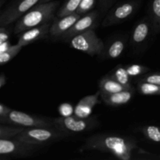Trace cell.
<instances>
[{"mask_svg": "<svg viewBox=\"0 0 160 160\" xmlns=\"http://www.w3.org/2000/svg\"><path fill=\"white\" fill-rule=\"evenodd\" d=\"M84 150H96L108 152L117 159H131L139 149L135 141L115 134H95L86 141Z\"/></svg>", "mask_w": 160, "mask_h": 160, "instance_id": "1", "label": "cell"}, {"mask_svg": "<svg viewBox=\"0 0 160 160\" xmlns=\"http://www.w3.org/2000/svg\"><path fill=\"white\" fill-rule=\"evenodd\" d=\"M59 6V1L38 3L23 14L16 23L14 32L20 34L28 29L49 23L55 19V13Z\"/></svg>", "mask_w": 160, "mask_h": 160, "instance_id": "2", "label": "cell"}, {"mask_svg": "<svg viewBox=\"0 0 160 160\" xmlns=\"http://www.w3.org/2000/svg\"><path fill=\"white\" fill-rule=\"evenodd\" d=\"M67 137V134L56 128H25L22 132L17 134L14 138L25 143L44 146L52 142Z\"/></svg>", "mask_w": 160, "mask_h": 160, "instance_id": "3", "label": "cell"}, {"mask_svg": "<svg viewBox=\"0 0 160 160\" xmlns=\"http://www.w3.org/2000/svg\"><path fill=\"white\" fill-rule=\"evenodd\" d=\"M53 123L56 128L65 133L67 136L90 131L98 124L95 117L80 118L75 115L53 119Z\"/></svg>", "mask_w": 160, "mask_h": 160, "instance_id": "4", "label": "cell"}, {"mask_svg": "<svg viewBox=\"0 0 160 160\" xmlns=\"http://www.w3.org/2000/svg\"><path fill=\"white\" fill-rule=\"evenodd\" d=\"M94 29L95 28L88 30L71 38L70 43L72 48L92 56L102 54L105 45L102 40L97 36Z\"/></svg>", "mask_w": 160, "mask_h": 160, "instance_id": "5", "label": "cell"}, {"mask_svg": "<svg viewBox=\"0 0 160 160\" xmlns=\"http://www.w3.org/2000/svg\"><path fill=\"white\" fill-rule=\"evenodd\" d=\"M0 123H11L23 128L55 127L52 119L30 115L17 110H10L0 117Z\"/></svg>", "mask_w": 160, "mask_h": 160, "instance_id": "6", "label": "cell"}, {"mask_svg": "<svg viewBox=\"0 0 160 160\" xmlns=\"http://www.w3.org/2000/svg\"><path fill=\"white\" fill-rule=\"evenodd\" d=\"M140 3L139 0H130L117 5L106 15L102 24L108 27L123 23L137 12Z\"/></svg>", "mask_w": 160, "mask_h": 160, "instance_id": "7", "label": "cell"}, {"mask_svg": "<svg viewBox=\"0 0 160 160\" xmlns=\"http://www.w3.org/2000/svg\"><path fill=\"white\" fill-rule=\"evenodd\" d=\"M42 146L25 143L14 138H0V156L28 157L34 154Z\"/></svg>", "mask_w": 160, "mask_h": 160, "instance_id": "8", "label": "cell"}, {"mask_svg": "<svg viewBox=\"0 0 160 160\" xmlns=\"http://www.w3.org/2000/svg\"><path fill=\"white\" fill-rule=\"evenodd\" d=\"M41 0H17L5 11L0 18L2 24H9L20 19L23 14L39 3Z\"/></svg>", "mask_w": 160, "mask_h": 160, "instance_id": "9", "label": "cell"}, {"mask_svg": "<svg viewBox=\"0 0 160 160\" xmlns=\"http://www.w3.org/2000/svg\"><path fill=\"white\" fill-rule=\"evenodd\" d=\"M98 18V11H91L84 15H82L75 22V23L70 28V29L63 34L61 39L66 41V42H68L78 34L84 32L89 29H92V28H95Z\"/></svg>", "mask_w": 160, "mask_h": 160, "instance_id": "10", "label": "cell"}, {"mask_svg": "<svg viewBox=\"0 0 160 160\" xmlns=\"http://www.w3.org/2000/svg\"><path fill=\"white\" fill-rule=\"evenodd\" d=\"M152 31L149 18L142 19L133 28L131 36V44L134 48L142 46L148 41L150 33Z\"/></svg>", "mask_w": 160, "mask_h": 160, "instance_id": "11", "label": "cell"}, {"mask_svg": "<svg viewBox=\"0 0 160 160\" xmlns=\"http://www.w3.org/2000/svg\"><path fill=\"white\" fill-rule=\"evenodd\" d=\"M81 17L80 14L74 12L70 15L58 17L56 20L54 19V21L52 23L50 27L49 35L52 38H61Z\"/></svg>", "mask_w": 160, "mask_h": 160, "instance_id": "12", "label": "cell"}, {"mask_svg": "<svg viewBox=\"0 0 160 160\" xmlns=\"http://www.w3.org/2000/svg\"><path fill=\"white\" fill-rule=\"evenodd\" d=\"M51 24L52 23L49 22V23H44V24L39 25V26L34 27L31 29L24 31L23 32H22L21 35L19 38L18 44L23 47L42 38H45L48 34H49Z\"/></svg>", "mask_w": 160, "mask_h": 160, "instance_id": "13", "label": "cell"}, {"mask_svg": "<svg viewBox=\"0 0 160 160\" xmlns=\"http://www.w3.org/2000/svg\"><path fill=\"white\" fill-rule=\"evenodd\" d=\"M99 96L100 92L98 91L97 93L94 94V95H87L81 98L74 107L73 115L80 117V118L90 117L94 107L99 103V99H98Z\"/></svg>", "mask_w": 160, "mask_h": 160, "instance_id": "14", "label": "cell"}, {"mask_svg": "<svg viewBox=\"0 0 160 160\" xmlns=\"http://www.w3.org/2000/svg\"><path fill=\"white\" fill-rule=\"evenodd\" d=\"M134 90L133 88L122 92L112 94L100 93V97L102 101L108 106H120L129 102L133 98Z\"/></svg>", "mask_w": 160, "mask_h": 160, "instance_id": "15", "label": "cell"}, {"mask_svg": "<svg viewBox=\"0 0 160 160\" xmlns=\"http://www.w3.org/2000/svg\"><path fill=\"white\" fill-rule=\"evenodd\" d=\"M98 87H99L100 93L104 94L116 93V92H122V91L131 88H128L122 85L118 81H116L111 75L103 77L100 80Z\"/></svg>", "mask_w": 160, "mask_h": 160, "instance_id": "16", "label": "cell"}, {"mask_svg": "<svg viewBox=\"0 0 160 160\" xmlns=\"http://www.w3.org/2000/svg\"><path fill=\"white\" fill-rule=\"evenodd\" d=\"M126 48V39L123 38H117L111 42L107 47H105L102 55L107 59H117L119 58L123 52Z\"/></svg>", "mask_w": 160, "mask_h": 160, "instance_id": "17", "label": "cell"}, {"mask_svg": "<svg viewBox=\"0 0 160 160\" xmlns=\"http://www.w3.org/2000/svg\"><path fill=\"white\" fill-rule=\"evenodd\" d=\"M148 18L151 21L153 32H160V0H151Z\"/></svg>", "mask_w": 160, "mask_h": 160, "instance_id": "18", "label": "cell"}, {"mask_svg": "<svg viewBox=\"0 0 160 160\" xmlns=\"http://www.w3.org/2000/svg\"><path fill=\"white\" fill-rule=\"evenodd\" d=\"M111 76L122 85L128 88H132L131 84V80H130L131 77L127 72L126 67L117 66V67H116Z\"/></svg>", "mask_w": 160, "mask_h": 160, "instance_id": "19", "label": "cell"}, {"mask_svg": "<svg viewBox=\"0 0 160 160\" xmlns=\"http://www.w3.org/2000/svg\"><path fill=\"white\" fill-rule=\"evenodd\" d=\"M138 90L139 93L144 95H160V85L139 81L138 84Z\"/></svg>", "mask_w": 160, "mask_h": 160, "instance_id": "20", "label": "cell"}, {"mask_svg": "<svg viewBox=\"0 0 160 160\" xmlns=\"http://www.w3.org/2000/svg\"><path fill=\"white\" fill-rule=\"evenodd\" d=\"M140 131L148 140L155 143H160V127L148 125L141 128Z\"/></svg>", "mask_w": 160, "mask_h": 160, "instance_id": "21", "label": "cell"}, {"mask_svg": "<svg viewBox=\"0 0 160 160\" xmlns=\"http://www.w3.org/2000/svg\"><path fill=\"white\" fill-rule=\"evenodd\" d=\"M81 1V0H67L58 10L56 14L57 17H62L76 12Z\"/></svg>", "mask_w": 160, "mask_h": 160, "instance_id": "22", "label": "cell"}, {"mask_svg": "<svg viewBox=\"0 0 160 160\" xmlns=\"http://www.w3.org/2000/svg\"><path fill=\"white\" fill-rule=\"evenodd\" d=\"M23 127H7L0 125V138H12L23 131Z\"/></svg>", "mask_w": 160, "mask_h": 160, "instance_id": "23", "label": "cell"}, {"mask_svg": "<svg viewBox=\"0 0 160 160\" xmlns=\"http://www.w3.org/2000/svg\"><path fill=\"white\" fill-rule=\"evenodd\" d=\"M22 48L23 47L17 43L15 45H11V47L7 51L0 53V64L6 63L10 61L12 58H14L18 54Z\"/></svg>", "mask_w": 160, "mask_h": 160, "instance_id": "24", "label": "cell"}, {"mask_svg": "<svg viewBox=\"0 0 160 160\" xmlns=\"http://www.w3.org/2000/svg\"><path fill=\"white\" fill-rule=\"evenodd\" d=\"M126 70L130 77H138L145 74L147 72L149 71V69L147 67L140 64H131V65L127 66Z\"/></svg>", "mask_w": 160, "mask_h": 160, "instance_id": "25", "label": "cell"}, {"mask_svg": "<svg viewBox=\"0 0 160 160\" xmlns=\"http://www.w3.org/2000/svg\"><path fill=\"white\" fill-rule=\"evenodd\" d=\"M96 1L97 0H81L76 12L82 16L91 12L95 6Z\"/></svg>", "mask_w": 160, "mask_h": 160, "instance_id": "26", "label": "cell"}, {"mask_svg": "<svg viewBox=\"0 0 160 160\" xmlns=\"http://www.w3.org/2000/svg\"><path fill=\"white\" fill-rule=\"evenodd\" d=\"M58 111H59V113L61 117H70L74 113V108L70 103L64 102L59 105Z\"/></svg>", "mask_w": 160, "mask_h": 160, "instance_id": "27", "label": "cell"}, {"mask_svg": "<svg viewBox=\"0 0 160 160\" xmlns=\"http://www.w3.org/2000/svg\"><path fill=\"white\" fill-rule=\"evenodd\" d=\"M139 81H145V82L160 85V72L147 73V74H145L144 76L141 77Z\"/></svg>", "mask_w": 160, "mask_h": 160, "instance_id": "28", "label": "cell"}, {"mask_svg": "<svg viewBox=\"0 0 160 160\" xmlns=\"http://www.w3.org/2000/svg\"><path fill=\"white\" fill-rule=\"evenodd\" d=\"M115 1L116 0H98V5L102 12H104L108 10Z\"/></svg>", "mask_w": 160, "mask_h": 160, "instance_id": "29", "label": "cell"}, {"mask_svg": "<svg viewBox=\"0 0 160 160\" xmlns=\"http://www.w3.org/2000/svg\"><path fill=\"white\" fill-rule=\"evenodd\" d=\"M8 38H9L8 33L6 32L4 30H0V45L8 41Z\"/></svg>", "mask_w": 160, "mask_h": 160, "instance_id": "30", "label": "cell"}, {"mask_svg": "<svg viewBox=\"0 0 160 160\" xmlns=\"http://www.w3.org/2000/svg\"><path fill=\"white\" fill-rule=\"evenodd\" d=\"M10 47H11V45H10V44H9V42H8V41L3 42L2 44H1V45H0V53L4 52L7 51V50L9 49Z\"/></svg>", "mask_w": 160, "mask_h": 160, "instance_id": "31", "label": "cell"}, {"mask_svg": "<svg viewBox=\"0 0 160 160\" xmlns=\"http://www.w3.org/2000/svg\"><path fill=\"white\" fill-rule=\"evenodd\" d=\"M9 110H10V109H9V108L6 107V106H3V105L0 104V117L6 114Z\"/></svg>", "mask_w": 160, "mask_h": 160, "instance_id": "32", "label": "cell"}, {"mask_svg": "<svg viewBox=\"0 0 160 160\" xmlns=\"http://www.w3.org/2000/svg\"><path fill=\"white\" fill-rule=\"evenodd\" d=\"M3 84H4V79L3 78H0V88L3 85Z\"/></svg>", "mask_w": 160, "mask_h": 160, "instance_id": "33", "label": "cell"}, {"mask_svg": "<svg viewBox=\"0 0 160 160\" xmlns=\"http://www.w3.org/2000/svg\"><path fill=\"white\" fill-rule=\"evenodd\" d=\"M50 1H52V0H41L40 2H39V3H43V2H50Z\"/></svg>", "mask_w": 160, "mask_h": 160, "instance_id": "34", "label": "cell"}]
</instances>
